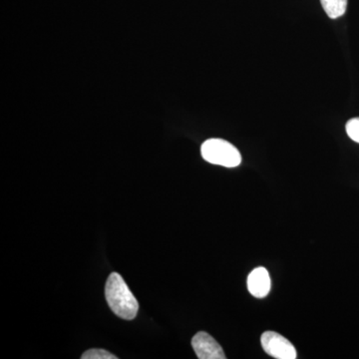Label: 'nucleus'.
Listing matches in <instances>:
<instances>
[{"instance_id": "7ed1b4c3", "label": "nucleus", "mask_w": 359, "mask_h": 359, "mask_svg": "<svg viewBox=\"0 0 359 359\" xmlns=\"http://www.w3.org/2000/svg\"><path fill=\"white\" fill-rule=\"evenodd\" d=\"M262 346L269 355L276 359H295L297 351L283 335L275 332H266L262 335Z\"/></svg>"}, {"instance_id": "6e6552de", "label": "nucleus", "mask_w": 359, "mask_h": 359, "mask_svg": "<svg viewBox=\"0 0 359 359\" xmlns=\"http://www.w3.org/2000/svg\"><path fill=\"white\" fill-rule=\"evenodd\" d=\"M346 133L351 140L359 143V117L353 118L346 123Z\"/></svg>"}, {"instance_id": "423d86ee", "label": "nucleus", "mask_w": 359, "mask_h": 359, "mask_svg": "<svg viewBox=\"0 0 359 359\" xmlns=\"http://www.w3.org/2000/svg\"><path fill=\"white\" fill-rule=\"evenodd\" d=\"M321 6L328 18L337 20L346 13L347 0H320Z\"/></svg>"}, {"instance_id": "39448f33", "label": "nucleus", "mask_w": 359, "mask_h": 359, "mask_svg": "<svg viewBox=\"0 0 359 359\" xmlns=\"http://www.w3.org/2000/svg\"><path fill=\"white\" fill-rule=\"evenodd\" d=\"M248 290L252 297L264 299L271 290V278L263 266L255 269L248 276Z\"/></svg>"}, {"instance_id": "f257e3e1", "label": "nucleus", "mask_w": 359, "mask_h": 359, "mask_svg": "<svg viewBox=\"0 0 359 359\" xmlns=\"http://www.w3.org/2000/svg\"><path fill=\"white\" fill-rule=\"evenodd\" d=\"M105 295L106 301L116 316L125 320L136 318L139 311L138 302L119 273H112L108 278Z\"/></svg>"}, {"instance_id": "0eeeda50", "label": "nucleus", "mask_w": 359, "mask_h": 359, "mask_svg": "<svg viewBox=\"0 0 359 359\" xmlns=\"http://www.w3.org/2000/svg\"><path fill=\"white\" fill-rule=\"evenodd\" d=\"M82 359H117V356L104 349H89L82 354Z\"/></svg>"}, {"instance_id": "20e7f679", "label": "nucleus", "mask_w": 359, "mask_h": 359, "mask_svg": "<svg viewBox=\"0 0 359 359\" xmlns=\"http://www.w3.org/2000/svg\"><path fill=\"white\" fill-rule=\"evenodd\" d=\"M196 355L200 359H226L222 346L211 335L205 332H198L192 339Z\"/></svg>"}, {"instance_id": "f03ea898", "label": "nucleus", "mask_w": 359, "mask_h": 359, "mask_svg": "<svg viewBox=\"0 0 359 359\" xmlns=\"http://www.w3.org/2000/svg\"><path fill=\"white\" fill-rule=\"evenodd\" d=\"M202 157L211 164L235 168L242 162L240 151L223 139H209L201 147Z\"/></svg>"}]
</instances>
